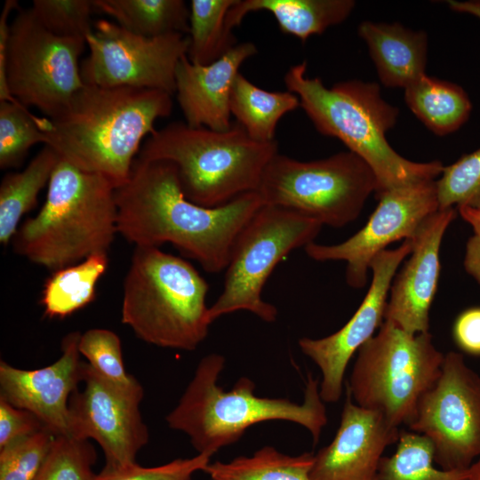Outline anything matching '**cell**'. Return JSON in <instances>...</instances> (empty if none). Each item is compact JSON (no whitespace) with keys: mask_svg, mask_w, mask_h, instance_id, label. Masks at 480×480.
<instances>
[{"mask_svg":"<svg viewBox=\"0 0 480 480\" xmlns=\"http://www.w3.org/2000/svg\"><path fill=\"white\" fill-rule=\"evenodd\" d=\"M117 233L135 246L170 243L207 272L225 270L233 244L263 203L257 192L227 204L204 207L189 201L175 166L136 158L127 181L116 188Z\"/></svg>","mask_w":480,"mask_h":480,"instance_id":"1","label":"cell"},{"mask_svg":"<svg viewBox=\"0 0 480 480\" xmlns=\"http://www.w3.org/2000/svg\"><path fill=\"white\" fill-rule=\"evenodd\" d=\"M171 94L135 87L84 84L51 120L47 146L76 167L108 177L116 188L130 177L142 140L171 115Z\"/></svg>","mask_w":480,"mask_h":480,"instance_id":"2","label":"cell"},{"mask_svg":"<svg viewBox=\"0 0 480 480\" xmlns=\"http://www.w3.org/2000/svg\"><path fill=\"white\" fill-rule=\"evenodd\" d=\"M307 61L289 68L284 81L295 93L316 129L342 141L372 170L378 182L375 196L420 180H435L440 161L408 160L392 148L386 133L395 126L398 109L388 103L376 83L350 80L326 87L321 78L306 76Z\"/></svg>","mask_w":480,"mask_h":480,"instance_id":"3","label":"cell"},{"mask_svg":"<svg viewBox=\"0 0 480 480\" xmlns=\"http://www.w3.org/2000/svg\"><path fill=\"white\" fill-rule=\"evenodd\" d=\"M225 366L223 356L203 357L175 408L166 416L169 428L185 433L196 452L212 457L237 442L255 424L285 420L307 428L317 444L328 421L318 380L308 374L301 404L287 398L255 395V383L241 377L228 390L218 380Z\"/></svg>","mask_w":480,"mask_h":480,"instance_id":"4","label":"cell"},{"mask_svg":"<svg viewBox=\"0 0 480 480\" xmlns=\"http://www.w3.org/2000/svg\"><path fill=\"white\" fill-rule=\"evenodd\" d=\"M116 185L60 158L40 212L13 237L15 252L49 270L108 252L117 233Z\"/></svg>","mask_w":480,"mask_h":480,"instance_id":"5","label":"cell"},{"mask_svg":"<svg viewBox=\"0 0 480 480\" xmlns=\"http://www.w3.org/2000/svg\"><path fill=\"white\" fill-rule=\"evenodd\" d=\"M277 153L276 140H254L236 122L227 131L173 122L150 134L136 158L172 163L185 196L212 208L255 192Z\"/></svg>","mask_w":480,"mask_h":480,"instance_id":"6","label":"cell"},{"mask_svg":"<svg viewBox=\"0 0 480 480\" xmlns=\"http://www.w3.org/2000/svg\"><path fill=\"white\" fill-rule=\"evenodd\" d=\"M208 290L191 263L159 247L136 246L124 280L122 323L147 343L194 350L212 324Z\"/></svg>","mask_w":480,"mask_h":480,"instance_id":"7","label":"cell"},{"mask_svg":"<svg viewBox=\"0 0 480 480\" xmlns=\"http://www.w3.org/2000/svg\"><path fill=\"white\" fill-rule=\"evenodd\" d=\"M444 358L428 332L411 334L384 320L357 351L346 387L360 407L396 428L409 426L420 399L440 376Z\"/></svg>","mask_w":480,"mask_h":480,"instance_id":"8","label":"cell"},{"mask_svg":"<svg viewBox=\"0 0 480 480\" xmlns=\"http://www.w3.org/2000/svg\"><path fill=\"white\" fill-rule=\"evenodd\" d=\"M377 188L371 167L348 150L312 161L277 153L266 166L255 192L263 204L341 228L357 219Z\"/></svg>","mask_w":480,"mask_h":480,"instance_id":"9","label":"cell"},{"mask_svg":"<svg viewBox=\"0 0 480 480\" xmlns=\"http://www.w3.org/2000/svg\"><path fill=\"white\" fill-rule=\"evenodd\" d=\"M322 227L292 210L261 205L233 244L222 292L209 308L212 322L241 310L264 322L276 321L277 308L262 299L264 284L292 251L315 242Z\"/></svg>","mask_w":480,"mask_h":480,"instance_id":"10","label":"cell"},{"mask_svg":"<svg viewBox=\"0 0 480 480\" xmlns=\"http://www.w3.org/2000/svg\"><path fill=\"white\" fill-rule=\"evenodd\" d=\"M85 45V39L61 37L47 30L30 8H18L10 24L5 58L12 97L27 108H36L47 118L57 116L84 85L79 57Z\"/></svg>","mask_w":480,"mask_h":480,"instance_id":"11","label":"cell"},{"mask_svg":"<svg viewBox=\"0 0 480 480\" xmlns=\"http://www.w3.org/2000/svg\"><path fill=\"white\" fill-rule=\"evenodd\" d=\"M408 427L431 442L443 469L466 470L480 455V376L462 354L444 355L440 376L420 399Z\"/></svg>","mask_w":480,"mask_h":480,"instance_id":"12","label":"cell"},{"mask_svg":"<svg viewBox=\"0 0 480 480\" xmlns=\"http://www.w3.org/2000/svg\"><path fill=\"white\" fill-rule=\"evenodd\" d=\"M89 55L81 65L84 84L176 92V68L187 55L188 35L147 37L114 21L99 20L86 37Z\"/></svg>","mask_w":480,"mask_h":480,"instance_id":"13","label":"cell"},{"mask_svg":"<svg viewBox=\"0 0 480 480\" xmlns=\"http://www.w3.org/2000/svg\"><path fill=\"white\" fill-rule=\"evenodd\" d=\"M365 225L347 240L332 245L312 242L304 247L316 261H345L346 282L364 288L373 259L390 244L412 239L421 224L439 209L436 180H420L382 193Z\"/></svg>","mask_w":480,"mask_h":480,"instance_id":"14","label":"cell"},{"mask_svg":"<svg viewBox=\"0 0 480 480\" xmlns=\"http://www.w3.org/2000/svg\"><path fill=\"white\" fill-rule=\"evenodd\" d=\"M84 389L69 400L70 436L95 440L105 455L104 470L136 463V455L148 442L140 404L143 393L119 388L100 377L84 362Z\"/></svg>","mask_w":480,"mask_h":480,"instance_id":"15","label":"cell"},{"mask_svg":"<svg viewBox=\"0 0 480 480\" xmlns=\"http://www.w3.org/2000/svg\"><path fill=\"white\" fill-rule=\"evenodd\" d=\"M412 247V239H406L397 248L387 249L373 259L370 287L356 311L339 331L320 339L299 340L302 353L321 371L319 391L324 402L336 403L340 398L348 364L383 323L392 281Z\"/></svg>","mask_w":480,"mask_h":480,"instance_id":"16","label":"cell"},{"mask_svg":"<svg viewBox=\"0 0 480 480\" xmlns=\"http://www.w3.org/2000/svg\"><path fill=\"white\" fill-rule=\"evenodd\" d=\"M80 336L79 332L67 334L61 356L48 366L23 370L0 363V398L32 412L55 436H70L69 400L84 380Z\"/></svg>","mask_w":480,"mask_h":480,"instance_id":"17","label":"cell"},{"mask_svg":"<svg viewBox=\"0 0 480 480\" xmlns=\"http://www.w3.org/2000/svg\"><path fill=\"white\" fill-rule=\"evenodd\" d=\"M456 214L450 207L438 209L426 219L412 238L409 259L392 281L384 320L411 334L428 332L429 310L441 271V244Z\"/></svg>","mask_w":480,"mask_h":480,"instance_id":"18","label":"cell"},{"mask_svg":"<svg viewBox=\"0 0 480 480\" xmlns=\"http://www.w3.org/2000/svg\"><path fill=\"white\" fill-rule=\"evenodd\" d=\"M400 432L380 413L354 403L347 389L340 426L315 454L311 480H376L383 452L397 443Z\"/></svg>","mask_w":480,"mask_h":480,"instance_id":"19","label":"cell"},{"mask_svg":"<svg viewBox=\"0 0 480 480\" xmlns=\"http://www.w3.org/2000/svg\"><path fill=\"white\" fill-rule=\"evenodd\" d=\"M257 52L253 43L244 42L207 65L195 64L187 55L180 59L175 93L187 124L215 131H227L232 126V86L242 64Z\"/></svg>","mask_w":480,"mask_h":480,"instance_id":"20","label":"cell"},{"mask_svg":"<svg viewBox=\"0 0 480 480\" xmlns=\"http://www.w3.org/2000/svg\"><path fill=\"white\" fill-rule=\"evenodd\" d=\"M358 34L366 43L380 82L405 89L426 75L428 38L401 24L364 21Z\"/></svg>","mask_w":480,"mask_h":480,"instance_id":"21","label":"cell"},{"mask_svg":"<svg viewBox=\"0 0 480 480\" xmlns=\"http://www.w3.org/2000/svg\"><path fill=\"white\" fill-rule=\"evenodd\" d=\"M355 5L353 0H236L228 12L227 24L234 29L248 13L266 11L283 33L305 42L343 22Z\"/></svg>","mask_w":480,"mask_h":480,"instance_id":"22","label":"cell"},{"mask_svg":"<svg viewBox=\"0 0 480 480\" xmlns=\"http://www.w3.org/2000/svg\"><path fill=\"white\" fill-rule=\"evenodd\" d=\"M299 107L300 99L292 92L266 91L240 72L235 78L230 94V113L254 140H276L279 120Z\"/></svg>","mask_w":480,"mask_h":480,"instance_id":"23","label":"cell"},{"mask_svg":"<svg viewBox=\"0 0 480 480\" xmlns=\"http://www.w3.org/2000/svg\"><path fill=\"white\" fill-rule=\"evenodd\" d=\"M60 160V155L44 145L23 171L3 178L0 185L2 244L7 245L13 239L20 219L36 205L39 192L49 184Z\"/></svg>","mask_w":480,"mask_h":480,"instance_id":"24","label":"cell"},{"mask_svg":"<svg viewBox=\"0 0 480 480\" xmlns=\"http://www.w3.org/2000/svg\"><path fill=\"white\" fill-rule=\"evenodd\" d=\"M404 100L417 118L439 136L457 131L472 109L460 86L427 75L404 89Z\"/></svg>","mask_w":480,"mask_h":480,"instance_id":"25","label":"cell"},{"mask_svg":"<svg viewBox=\"0 0 480 480\" xmlns=\"http://www.w3.org/2000/svg\"><path fill=\"white\" fill-rule=\"evenodd\" d=\"M95 12L139 36L188 35L190 8L183 0H92Z\"/></svg>","mask_w":480,"mask_h":480,"instance_id":"26","label":"cell"},{"mask_svg":"<svg viewBox=\"0 0 480 480\" xmlns=\"http://www.w3.org/2000/svg\"><path fill=\"white\" fill-rule=\"evenodd\" d=\"M108 265V252H98L52 271L42 292L44 315L50 318H65L92 303L96 298L98 281Z\"/></svg>","mask_w":480,"mask_h":480,"instance_id":"27","label":"cell"},{"mask_svg":"<svg viewBox=\"0 0 480 480\" xmlns=\"http://www.w3.org/2000/svg\"><path fill=\"white\" fill-rule=\"evenodd\" d=\"M314 459L311 452L292 456L264 446L252 456L209 463L204 471L211 480H311Z\"/></svg>","mask_w":480,"mask_h":480,"instance_id":"28","label":"cell"},{"mask_svg":"<svg viewBox=\"0 0 480 480\" xmlns=\"http://www.w3.org/2000/svg\"><path fill=\"white\" fill-rule=\"evenodd\" d=\"M236 0H192L188 60L207 65L221 58L238 43L227 24V15Z\"/></svg>","mask_w":480,"mask_h":480,"instance_id":"29","label":"cell"},{"mask_svg":"<svg viewBox=\"0 0 480 480\" xmlns=\"http://www.w3.org/2000/svg\"><path fill=\"white\" fill-rule=\"evenodd\" d=\"M434 462V448L425 436L401 431L396 452L381 458L376 480H468V468L438 469Z\"/></svg>","mask_w":480,"mask_h":480,"instance_id":"30","label":"cell"},{"mask_svg":"<svg viewBox=\"0 0 480 480\" xmlns=\"http://www.w3.org/2000/svg\"><path fill=\"white\" fill-rule=\"evenodd\" d=\"M51 120L38 117L20 103L0 101V167L19 166L29 148L47 144Z\"/></svg>","mask_w":480,"mask_h":480,"instance_id":"31","label":"cell"},{"mask_svg":"<svg viewBox=\"0 0 480 480\" xmlns=\"http://www.w3.org/2000/svg\"><path fill=\"white\" fill-rule=\"evenodd\" d=\"M78 349L100 377L124 389L143 393L139 381L125 371L121 340L113 331L102 328L87 330L81 333Z\"/></svg>","mask_w":480,"mask_h":480,"instance_id":"32","label":"cell"},{"mask_svg":"<svg viewBox=\"0 0 480 480\" xmlns=\"http://www.w3.org/2000/svg\"><path fill=\"white\" fill-rule=\"evenodd\" d=\"M96 459L89 440L57 436L33 480H97L92 470Z\"/></svg>","mask_w":480,"mask_h":480,"instance_id":"33","label":"cell"},{"mask_svg":"<svg viewBox=\"0 0 480 480\" xmlns=\"http://www.w3.org/2000/svg\"><path fill=\"white\" fill-rule=\"evenodd\" d=\"M436 190L439 209L480 208V148L444 167Z\"/></svg>","mask_w":480,"mask_h":480,"instance_id":"34","label":"cell"},{"mask_svg":"<svg viewBox=\"0 0 480 480\" xmlns=\"http://www.w3.org/2000/svg\"><path fill=\"white\" fill-rule=\"evenodd\" d=\"M30 9L36 20L56 36L86 41L93 30L92 0H34Z\"/></svg>","mask_w":480,"mask_h":480,"instance_id":"35","label":"cell"},{"mask_svg":"<svg viewBox=\"0 0 480 480\" xmlns=\"http://www.w3.org/2000/svg\"><path fill=\"white\" fill-rule=\"evenodd\" d=\"M54 438L44 428L0 448V480H33Z\"/></svg>","mask_w":480,"mask_h":480,"instance_id":"36","label":"cell"},{"mask_svg":"<svg viewBox=\"0 0 480 480\" xmlns=\"http://www.w3.org/2000/svg\"><path fill=\"white\" fill-rule=\"evenodd\" d=\"M211 457L200 454L188 459H176L156 467L132 465L116 469H102L97 480H191L196 471H204Z\"/></svg>","mask_w":480,"mask_h":480,"instance_id":"37","label":"cell"},{"mask_svg":"<svg viewBox=\"0 0 480 480\" xmlns=\"http://www.w3.org/2000/svg\"><path fill=\"white\" fill-rule=\"evenodd\" d=\"M45 428L32 412L0 398V448Z\"/></svg>","mask_w":480,"mask_h":480,"instance_id":"38","label":"cell"},{"mask_svg":"<svg viewBox=\"0 0 480 480\" xmlns=\"http://www.w3.org/2000/svg\"><path fill=\"white\" fill-rule=\"evenodd\" d=\"M453 338L463 351L480 356V307L468 308L458 316Z\"/></svg>","mask_w":480,"mask_h":480,"instance_id":"39","label":"cell"},{"mask_svg":"<svg viewBox=\"0 0 480 480\" xmlns=\"http://www.w3.org/2000/svg\"><path fill=\"white\" fill-rule=\"evenodd\" d=\"M457 210L473 229V234L466 244L464 268L480 285V208L460 206Z\"/></svg>","mask_w":480,"mask_h":480,"instance_id":"40","label":"cell"},{"mask_svg":"<svg viewBox=\"0 0 480 480\" xmlns=\"http://www.w3.org/2000/svg\"><path fill=\"white\" fill-rule=\"evenodd\" d=\"M18 8V2L16 0H6L0 16V101H11L13 103H17L18 101L12 97L7 88L5 58L11 24L8 22V19L12 11Z\"/></svg>","mask_w":480,"mask_h":480,"instance_id":"41","label":"cell"},{"mask_svg":"<svg viewBox=\"0 0 480 480\" xmlns=\"http://www.w3.org/2000/svg\"><path fill=\"white\" fill-rule=\"evenodd\" d=\"M449 7L458 12L468 13L480 19V0L447 2Z\"/></svg>","mask_w":480,"mask_h":480,"instance_id":"42","label":"cell"},{"mask_svg":"<svg viewBox=\"0 0 480 480\" xmlns=\"http://www.w3.org/2000/svg\"><path fill=\"white\" fill-rule=\"evenodd\" d=\"M468 480H480V460L468 468Z\"/></svg>","mask_w":480,"mask_h":480,"instance_id":"43","label":"cell"}]
</instances>
